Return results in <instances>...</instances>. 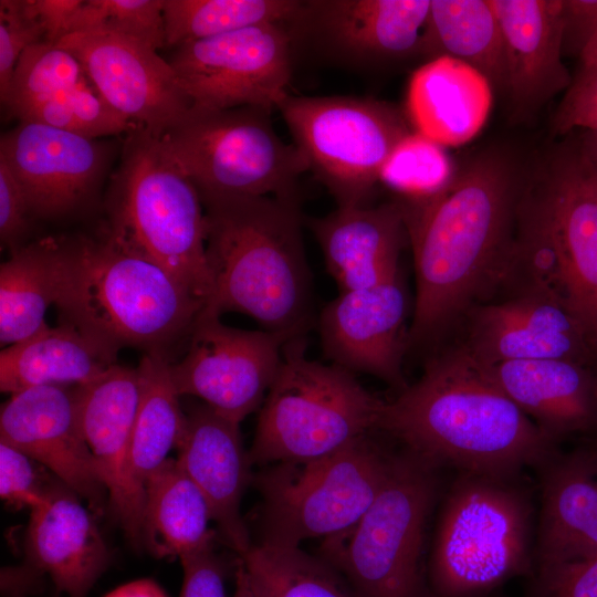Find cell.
Here are the masks:
<instances>
[{
  "mask_svg": "<svg viewBox=\"0 0 597 597\" xmlns=\"http://www.w3.org/2000/svg\"><path fill=\"white\" fill-rule=\"evenodd\" d=\"M527 169L491 147L459 164L439 192L397 199L412 249L416 297L409 345H422L506 284Z\"/></svg>",
  "mask_w": 597,
  "mask_h": 597,
  "instance_id": "1",
  "label": "cell"
},
{
  "mask_svg": "<svg viewBox=\"0 0 597 597\" xmlns=\"http://www.w3.org/2000/svg\"><path fill=\"white\" fill-rule=\"evenodd\" d=\"M271 111L191 108L159 138L166 155L199 193L297 197L308 171L300 149L276 134Z\"/></svg>",
  "mask_w": 597,
  "mask_h": 597,
  "instance_id": "10",
  "label": "cell"
},
{
  "mask_svg": "<svg viewBox=\"0 0 597 597\" xmlns=\"http://www.w3.org/2000/svg\"><path fill=\"white\" fill-rule=\"evenodd\" d=\"M60 239L44 238L15 249L0 266V343L8 347L48 324L45 313L61 290Z\"/></svg>",
  "mask_w": 597,
  "mask_h": 597,
  "instance_id": "32",
  "label": "cell"
},
{
  "mask_svg": "<svg viewBox=\"0 0 597 597\" xmlns=\"http://www.w3.org/2000/svg\"><path fill=\"white\" fill-rule=\"evenodd\" d=\"M579 66L597 65V31L579 56Z\"/></svg>",
  "mask_w": 597,
  "mask_h": 597,
  "instance_id": "52",
  "label": "cell"
},
{
  "mask_svg": "<svg viewBox=\"0 0 597 597\" xmlns=\"http://www.w3.org/2000/svg\"><path fill=\"white\" fill-rule=\"evenodd\" d=\"M431 0L301 1L285 24L331 59L375 66L421 55Z\"/></svg>",
  "mask_w": 597,
  "mask_h": 597,
  "instance_id": "17",
  "label": "cell"
},
{
  "mask_svg": "<svg viewBox=\"0 0 597 597\" xmlns=\"http://www.w3.org/2000/svg\"><path fill=\"white\" fill-rule=\"evenodd\" d=\"M118 350L72 323L46 325L0 353V389L11 395L39 386L87 384L117 360Z\"/></svg>",
  "mask_w": 597,
  "mask_h": 597,
  "instance_id": "29",
  "label": "cell"
},
{
  "mask_svg": "<svg viewBox=\"0 0 597 597\" xmlns=\"http://www.w3.org/2000/svg\"><path fill=\"white\" fill-rule=\"evenodd\" d=\"M305 348L302 336L283 346L249 451L251 464L321 459L380 428L386 401L352 371L310 359Z\"/></svg>",
  "mask_w": 597,
  "mask_h": 597,
  "instance_id": "8",
  "label": "cell"
},
{
  "mask_svg": "<svg viewBox=\"0 0 597 597\" xmlns=\"http://www.w3.org/2000/svg\"><path fill=\"white\" fill-rule=\"evenodd\" d=\"M293 41L283 23H262L174 48L167 59L192 108L256 106L289 95Z\"/></svg>",
  "mask_w": 597,
  "mask_h": 597,
  "instance_id": "13",
  "label": "cell"
},
{
  "mask_svg": "<svg viewBox=\"0 0 597 597\" xmlns=\"http://www.w3.org/2000/svg\"><path fill=\"white\" fill-rule=\"evenodd\" d=\"M394 455L368 436L306 462L276 463L254 478L263 500V544L298 547L352 528L381 490Z\"/></svg>",
  "mask_w": 597,
  "mask_h": 597,
  "instance_id": "11",
  "label": "cell"
},
{
  "mask_svg": "<svg viewBox=\"0 0 597 597\" xmlns=\"http://www.w3.org/2000/svg\"><path fill=\"white\" fill-rule=\"evenodd\" d=\"M300 4L298 0H163L166 46L262 23L286 24Z\"/></svg>",
  "mask_w": 597,
  "mask_h": 597,
  "instance_id": "34",
  "label": "cell"
},
{
  "mask_svg": "<svg viewBox=\"0 0 597 597\" xmlns=\"http://www.w3.org/2000/svg\"><path fill=\"white\" fill-rule=\"evenodd\" d=\"M489 81L470 65L439 56L412 74L406 115L415 132L443 147L471 140L485 124L493 98Z\"/></svg>",
  "mask_w": 597,
  "mask_h": 597,
  "instance_id": "28",
  "label": "cell"
},
{
  "mask_svg": "<svg viewBox=\"0 0 597 597\" xmlns=\"http://www.w3.org/2000/svg\"><path fill=\"white\" fill-rule=\"evenodd\" d=\"M139 399L137 368L115 364L77 386L80 423L108 494V504L129 541L143 546L145 485L136 478L132 446Z\"/></svg>",
  "mask_w": 597,
  "mask_h": 597,
  "instance_id": "19",
  "label": "cell"
},
{
  "mask_svg": "<svg viewBox=\"0 0 597 597\" xmlns=\"http://www.w3.org/2000/svg\"><path fill=\"white\" fill-rule=\"evenodd\" d=\"M440 470L406 448L394 455L381 490L359 521L328 537V561L356 597H425L421 562Z\"/></svg>",
  "mask_w": 597,
  "mask_h": 597,
  "instance_id": "9",
  "label": "cell"
},
{
  "mask_svg": "<svg viewBox=\"0 0 597 597\" xmlns=\"http://www.w3.org/2000/svg\"><path fill=\"white\" fill-rule=\"evenodd\" d=\"M577 138L587 158L597 171V130H584Z\"/></svg>",
  "mask_w": 597,
  "mask_h": 597,
  "instance_id": "51",
  "label": "cell"
},
{
  "mask_svg": "<svg viewBox=\"0 0 597 597\" xmlns=\"http://www.w3.org/2000/svg\"><path fill=\"white\" fill-rule=\"evenodd\" d=\"M234 597H262L240 558L235 572Z\"/></svg>",
  "mask_w": 597,
  "mask_h": 597,
  "instance_id": "50",
  "label": "cell"
},
{
  "mask_svg": "<svg viewBox=\"0 0 597 597\" xmlns=\"http://www.w3.org/2000/svg\"><path fill=\"white\" fill-rule=\"evenodd\" d=\"M44 574L24 563L1 569L2 597H29L41 591Z\"/></svg>",
  "mask_w": 597,
  "mask_h": 597,
  "instance_id": "48",
  "label": "cell"
},
{
  "mask_svg": "<svg viewBox=\"0 0 597 597\" xmlns=\"http://www.w3.org/2000/svg\"><path fill=\"white\" fill-rule=\"evenodd\" d=\"M287 341L265 329L233 328L223 325L220 317L199 314L187 353L170 364L176 390L179 396L199 397L240 423L264 401Z\"/></svg>",
  "mask_w": 597,
  "mask_h": 597,
  "instance_id": "14",
  "label": "cell"
},
{
  "mask_svg": "<svg viewBox=\"0 0 597 597\" xmlns=\"http://www.w3.org/2000/svg\"><path fill=\"white\" fill-rule=\"evenodd\" d=\"M239 425L207 405L196 407L187 416L176 461L202 492L223 538L243 556L253 545L240 513L252 464Z\"/></svg>",
  "mask_w": 597,
  "mask_h": 597,
  "instance_id": "23",
  "label": "cell"
},
{
  "mask_svg": "<svg viewBox=\"0 0 597 597\" xmlns=\"http://www.w3.org/2000/svg\"><path fill=\"white\" fill-rule=\"evenodd\" d=\"M308 227L339 292L371 287L400 273L399 255L408 238L396 200L337 207L308 220Z\"/></svg>",
  "mask_w": 597,
  "mask_h": 597,
  "instance_id": "26",
  "label": "cell"
},
{
  "mask_svg": "<svg viewBox=\"0 0 597 597\" xmlns=\"http://www.w3.org/2000/svg\"><path fill=\"white\" fill-rule=\"evenodd\" d=\"M408 297L400 273L380 284L339 292L320 316L323 350L333 364L376 376L402 390L409 345Z\"/></svg>",
  "mask_w": 597,
  "mask_h": 597,
  "instance_id": "20",
  "label": "cell"
},
{
  "mask_svg": "<svg viewBox=\"0 0 597 597\" xmlns=\"http://www.w3.org/2000/svg\"><path fill=\"white\" fill-rule=\"evenodd\" d=\"M75 32L115 33L159 50L166 46L163 0H84L71 22Z\"/></svg>",
  "mask_w": 597,
  "mask_h": 597,
  "instance_id": "39",
  "label": "cell"
},
{
  "mask_svg": "<svg viewBox=\"0 0 597 597\" xmlns=\"http://www.w3.org/2000/svg\"><path fill=\"white\" fill-rule=\"evenodd\" d=\"M41 467L25 453L0 441L1 499L18 509L33 510L44 503L57 479L43 476Z\"/></svg>",
  "mask_w": 597,
  "mask_h": 597,
  "instance_id": "40",
  "label": "cell"
},
{
  "mask_svg": "<svg viewBox=\"0 0 597 597\" xmlns=\"http://www.w3.org/2000/svg\"><path fill=\"white\" fill-rule=\"evenodd\" d=\"M527 597H597V555L533 568Z\"/></svg>",
  "mask_w": 597,
  "mask_h": 597,
  "instance_id": "41",
  "label": "cell"
},
{
  "mask_svg": "<svg viewBox=\"0 0 597 597\" xmlns=\"http://www.w3.org/2000/svg\"><path fill=\"white\" fill-rule=\"evenodd\" d=\"M511 283L552 293L597 341V171L577 137L526 172Z\"/></svg>",
  "mask_w": 597,
  "mask_h": 597,
  "instance_id": "4",
  "label": "cell"
},
{
  "mask_svg": "<svg viewBox=\"0 0 597 597\" xmlns=\"http://www.w3.org/2000/svg\"><path fill=\"white\" fill-rule=\"evenodd\" d=\"M522 476L457 471L429 556L428 578L437 597H483L515 576L532 574L535 507Z\"/></svg>",
  "mask_w": 597,
  "mask_h": 597,
  "instance_id": "6",
  "label": "cell"
},
{
  "mask_svg": "<svg viewBox=\"0 0 597 597\" xmlns=\"http://www.w3.org/2000/svg\"><path fill=\"white\" fill-rule=\"evenodd\" d=\"M457 167L443 146L412 130L389 155L379 182L399 195V199H420L447 187Z\"/></svg>",
  "mask_w": 597,
  "mask_h": 597,
  "instance_id": "38",
  "label": "cell"
},
{
  "mask_svg": "<svg viewBox=\"0 0 597 597\" xmlns=\"http://www.w3.org/2000/svg\"><path fill=\"white\" fill-rule=\"evenodd\" d=\"M87 80L80 61L65 48L38 42L20 56L1 98L14 117L23 109L77 87Z\"/></svg>",
  "mask_w": 597,
  "mask_h": 597,
  "instance_id": "36",
  "label": "cell"
},
{
  "mask_svg": "<svg viewBox=\"0 0 597 597\" xmlns=\"http://www.w3.org/2000/svg\"><path fill=\"white\" fill-rule=\"evenodd\" d=\"M505 53L506 94L528 116L573 80L563 63V0H490Z\"/></svg>",
  "mask_w": 597,
  "mask_h": 597,
  "instance_id": "22",
  "label": "cell"
},
{
  "mask_svg": "<svg viewBox=\"0 0 597 597\" xmlns=\"http://www.w3.org/2000/svg\"><path fill=\"white\" fill-rule=\"evenodd\" d=\"M209 504L202 492L168 459L145 482L143 546L156 557H180L213 545Z\"/></svg>",
  "mask_w": 597,
  "mask_h": 597,
  "instance_id": "30",
  "label": "cell"
},
{
  "mask_svg": "<svg viewBox=\"0 0 597 597\" xmlns=\"http://www.w3.org/2000/svg\"><path fill=\"white\" fill-rule=\"evenodd\" d=\"M478 365L556 442L597 428L596 369L556 358Z\"/></svg>",
  "mask_w": 597,
  "mask_h": 597,
  "instance_id": "27",
  "label": "cell"
},
{
  "mask_svg": "<svg viewBox=\"0 0 597 597\" xmlns=\"http://www.w3.org/2000/svg\"><path fill=\"white\" fill-rule=\"evenodd\" d=\"M0 441L43 465L101 515L108 494L84 439L77 386H39L11 395L0 411Z\"/></svg>",
  "mask_w": 597,
  "mask_h": 597,
  "instance_id": "18",
  "label": "cell"
},
{
  "mask_svg": "<svg viewBox=\"0 0 597 597\" xmlns=\"http://www.w3.org/2000/svg\"><path fill=\"white\" fill-rule=\"evenodd\" d=\"M563 54L580 56L597 31V0H563Z\"/></svg>",
  "mask_w": 597,
  "mask_h": 597,
  "instance_id": "46",
  "label": "cell"
},
{
  "mask_svg": "<svg viewBox=\"0 0 597 597\" xmlns=\"http://www.w3.org/2000/svg\"><path fill=\"white\" fill-rule=\"evenodd\" d=\"M536 470L534 567L597 555V446L558 450Z\"/></svg>",
  "mask_w": 597,
  "mask_h": 597,
  "instance_id": "25",
  "label": "cell"
},
{
  "mask_svg": "<svg viewBox=\"0 0 597 597\" xmlns=\"http://www.w3.org/2000/svg\"><path fill=\"white\" fill-rule=\"evenodd\" d=\"M379 429L455 471L523 472L559 450L460 346L432 358L419 380L386 401Z\"/></svg>",
  "mask_w": 597,
  "mask_h": 597,
  "instance_id": "2",
  "label": "cell"
},
{
  "mask_svg": "<svg viewBox=\"0 0 597 597\" xmlns=\"http://www.w3.org/2000/svg\"><path fill=\"white\" fill-rule=\"evenodd\" d=\"M106 597H166V595L155 583L143 579L126 584Z\"/></svg>",
  "mask_w": 597,
  "mask_h": 597,
  "instance_id": "49",
  "label": "cell"
},
{
  "mask_svg": "<svg viewBox=\"0 0 597 597\" xmlns=\"http://www.w3.org/2000/svg\"><path fill=\"white\" fill-rule=\"evenodd\" d=\"M25 557L66 597H87L111 561L94 513L59 480L44 503L31 510Z\"/></svg>",
  "mask_w": 597,
  "mask_h": 597,
  "instance_id": "24",
  "label": "cell"
},
{
  "mask_svg": "<svg viewBox=\"0 0 597 597\" xmlns=\"http://www.w3.org/2000/svg\"><path fill=\"white\" fill-rule=\"evenodd\" d=\"M106 151L90 139L51 126L20 122L0 139V158L20 184L32 214H64L96 189Z\"/></svg>",
  "mask_w": 597,
  "mask_h": 597,
  "instance_id": "21",
  "label": "cell"
},
{
  "mask_svg": "<svg viewBox=\"0 0 597 597\" xmlns=\"http://www.w3.org/2000/svg\"><path fill=\"white\" fill-rule=\"evenodd\" d=\"M421 55L459 60L506 94L503 36L490 0H431Z\"/></svg>",
  "mask_w": 597,
  "mask_h": 597,
  "instance_id": "31",
  "label": "cell"
},
{
  "mask_svg": "<svg viewBox=\"0 0 597 597\" xmlns=\"http://www.w3.org/2000/svg\"><path fill=\"white\" fill-rule=\"evenodd\" d=\"M44 41L41 25L29 17L21 0L0 1V97L10 85L17 63L31 45Z\"/></svg>",
  "mask_w": 597,
  "mask_h": 597,
  "instance_id": "42",
  "label": "cell"
},
{
  "mask_svg": "<svg viewBox=\"0 0 597 597\" xmlns=\"http://www.w3.org/2000/svg\"><path fill=\"white\" fill-rule=\"evenodd\" d=\"M61 290L56 306L81 331L119 350L149 352L190 333L205 303L161 266L109 233L60 239Z\"/></svg>",
  "mask_w": 597,
  "mask_h": 597,
  "instance_id": "5",
  "label": "cell"
},
{
  "mask_svg": "<svg viewBox=\"0 0 597 597\" xmlns=\"http://www.w3.org/2000/svg\"><path fill=\"white\" fill-rule=\"evenodd\" d=\"M277 109L338 207L367 205L384 164L412 132L398 107L370 97L289 94Z\"/></svg>",
  "mask_w": 597,
  "mask_h": 597,
  "instance_id": "12",
  "label": "cell"
},
{
  "mask_svg": "<svg viewBox=\"0 0 597 597\" xmlns=\"http://www.w3.org/2000/svg\"><path fill=\"white\" fill-rule=\"evenodd\" d=\"M212 293L200 315L238 312L292 339L310 317L297 197L199 193Z\"/></svg>",
  "mask_w": 597,
  "mask_h": 597,
  "instance_id": "3",
  "label": "cell"
},
{
  "mask_svg": "<svg viewBox=\"0 0 597 597\" xmlns=\"http://www.w3.org/2000/svg\"><path fill=\"white\" fill-rule=\"evenodd\" d=\"M84 0H21L25 13L44 31V41L53 44L70 33L71 22Z\"/></svg>",
  "mask_w": 597,
  "mask_h": 597,
  "instance_id": "47",
  "label": "cell"
},
{
  "mask_svg": "<svg viewBox=\"0 0 597 597\" xmlns=\"http://www.w3.org/2000/svg\"><path fill=\"white\" fill-rule=\"evenodd\" d=\"M15 117L90 139L127 134L139 127L112 108L88 78L69 92L23 109Z\"/></svg>",
  "mask_w": 597,
  "mask_h": 597,
  "instance_id": "37",
  "label": "cell"
},
{
  "mask_svg": "<svg viewBox=\"0 0 597 597\" xmlns=\"http://www.w3.org/2000/svg\"><path fill=\"white\" fill-rule=\"evenodd\" d=\"M184 579L180 597H227L222 566L213 545L179 557Z\"/></svg>",
  "mask_w": 597,
  "mask_h": 597,
  "instance_id": "45",
  "label": "cell"
},
{
  "mask_svg": "<svg viewBox=\"0 0 597 597\" xmlns=\"http://www.w3.org/2000/svg\"><path fill=\"white\" fill-rule=\"evenodd\" d=\"M239 558L262 597H356L326 563L298 547L253 544Z\"/></svg>",
  "mask_w": 597,
  "mask_h": 597,
  "instance_id": "35",
  "label": "cell"
},
{
  "mask_svg": "<svg viewBox=\"0 0 597 597\" xmlns=\"http://www.w3.org/2000/svg\"><path fill=\"white\" fill-rule=\"evenodd\" d=\"M108 233L205 304L212 293L206 217L196 186L142 127L127 133L112 188Z\"/></svg>",
  "mask_w": 597,
  "mask_h": 597,
  "instance_id": "7",
  "label": "cell"
},
{
  "mask_svg": "<svg viewBox=\"0 0 597 597\" xmlns=\"http://www.w3.org/2000/svg\"><path fill=\"white\" fill-rule=\"evenodd\" d=\"M494 302L472 307L459 346L478 364L567 359L597 370V341L555 295L530 283Z\"/></svg>",
  "mask_w": 597,
  "mask_h": 597,
  "instance_id": "15",
  "label": "cell"
},
{
  "mask_svg": "<svg viewBox=\"0 0 597 597\" xmlns=\"http://www.w3.org/2000/svg\"><path fill=\"white\" fill-rule=\"evenodd\" d=\"M574 129L597 130V65L579 66L553 117L556 134Z\"/></svg>",
  "mask_w": 597,
  "mask_h": 597,
  "instance_id": "43",
  "label": "cell"
},
{
  "mask_svg": "<svg viewBox=\"0 0 597 597\" xmlns=\"http://www.w3.org/2000/svg\"><path fill=\"white\" fill-rule=\"evenodd\" d=\"M57 44L74 54L112 108L156 137L192 108L168 60L144 42L109 32H75Z\"/></svg>",
  "mask_w": 597,
  "mask_h": 597,
  "instance_id": "16",
  "label": "cell"
},
{
  "mask_svg": "<svg viewBox=\"0 0 597 597\" xmlns=\"http://www.w3.org/2000/svg\"><path fill=\"white\" fill-rule=\"evenodd\" d=\"M31 210L17 178L0 158V239L2 247L18 249L29 228Z\"/></svg>",
  "mask_w": 597,
  "mask_h": 597,
  "instance_id": "44",
  "label": "cell"
},
{
  "mask_svg": "<svg viewBox=\"0 0 597 597\" xmlns=\"http://www.w3.org/2000/svg\"><path fill=\"white\" fill-rule=\"evenodd\" d=\"M164 352L146 353L137 366L139 399L136 411L132 461L136 478L146 480L169 458L184 434L187 416L174 385Z\"/></svg>",
  "mask_w": 597,
  "mask_h": 597,
  "instance_id": "33",
  "label": "cell"
}]
</instances>
